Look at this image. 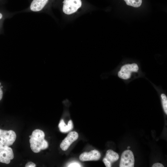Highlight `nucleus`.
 <instances>
[{
  "instance_id": "obj_1",
  "label": "nucleus",
  "mask_w": 167,
  "mask_h": 167,
  "mask_svg": "<svg viewBox=\"0 0 167 167\" xmlns=\"http://www.w3.org/2000/svg\"><path fill=\"white\" fill-rule=\"evenodd\" d=\"M45 134L42 130L36 129L34 130L29 136L30 148L34 153H38L48 147V143L45 139Z\"/></svg>"
},
{
  "instance_id": "obj_2",
  "label": "nucleus",
  "mask_w": 167,
  "mask_h": 167,
  "mask_svg": "<svg viewBox=\"0 0 167 167\" xmlns=\"http://www.w3.org/2000/svg\"><path fill=\"white\" fill-rule=\"evenodd\" d=\"M16 137L14 131L0 129V144L8 146L11 145L15 142Z\"/></svg>"
},
{
  "instance_id": "obj_3",
  "label": "nucleus",
  "mask_w": 167,
  "mask_h": 167,
  "mask_svg": "<svg viewBox=\"0 0 167 167\" xmlns=\"http://www.w3.org/2000/svg\"><path fill=\"white\" fill-rule=\"evenodd\" d=\"M63 11L67 15H70L76 12L81 6V0H64Z\"/></svg>"
},
{
  "instance_id": "obj_4",
  "label": "nucleus",
  "mask_w": 167,
  "mask_h": 167,
  "mask_svg": "<svg viewBox=\"0 0 167 167\" xmlns=\"http://www.w3.org/2000/svg\"><path fill=\"white\" fill-rule=\"evenodd\" d=\"M138 69V66L136 63L126 64L121 67L118 76L122 79H127L130 77L131 72H137Z\"/></svg>"
},
{
  "instance_id": "obj_5",
  "label": "nucleus",
  "mask_w": 167,
  "mask_h": 167,
  "mask_svg": "<svg viewBox=\"0 0 167 167\" xmlns=\"http://www.w3.org/2000/svg\"><path fill=\"white\" fill-rule=\"evenodd\" d=\"M14 157L13 151L11 148L0 144V162L8 164Z\"/></svg>"
},
{
  "instance_id": "obj_6",
  "label": "nucleus",
  "mask_w": 167,
  "mask_h": 167,
  "mask_svg": "<svg viewBox=\"0 0 167 167\" xmlns=\"http://www.w3.org/2000/svg\"><path fill=\"white\" fill-rule=\"evenodd\" d=\"M134 157L133 152L129 150L124 151L122 153L120 161V167H133Z\"/></svg>"
},
{
  "instance_id": "obj_7",
  "label": "nucleus",
  "mask_w": 167,
  "mask_h": 167,
  "mask_svg": "<svg viewBox=\"0 0 167 167\" xmlns=\"http://www.w3.org/2000/svg\"><path fill=\"white\" fill-rule=\"evenodd\" d=\"M78 134L77 132H70L61 143L60 148L63 151L66 150L72 143L78 139Z\"/></svg>"
},
{
  "instance_id": "obj_8",
  "label": "nucleus",
  "mask_w": 167,
  "mask_h": 167,
  "mask_svg": "<svg viewBox=\"0 0 167 167\" xmlns=\"http://www.w3.org/2000/svg\"><path fill=\"white\" fill-rule=\"evenodd\" d=\"M101 155L97 150H94L89 152H84L79 156V160L82 161H97L100 158Z\"/></svg>"
},
{
  "instance_id": "obj_9",
  "label": "nucleus",
  "mask_w": 167,
  "mask_h": 167,
  "mask_svg": "<svg viewBox=\"0 0 167 167\" xmlns=\"http://www.w3.org/2000/svg\"><path fill=\"white\" fill-rule=\"evenodd\" d=\"M49 0H33L31 3L30 9L33 12L41 11L45 6Z\"/></svg>"
},
{
  "instance_id": "obj_10",
  "label": "nucleus",
  "mask_w": 167,
  "mask_h": 167,
  "mask_svg": "<svg viewBox=\"0 0 167 167\" xmlns=\"http://www.w3.org/2000/svg\"><path fill=\"white\" fill-rule=\"evenodd\" d=\"M60 131L62 133H66L71 131L73 128V125L71 120H70L66 125L63 119H61L58 126Z\"/></svg>"
},
{
  "instance_id": "obj_11",
  "label": "nucleus",
  "mask_w": 167,
  "mask_h": 167,
  "mask_svg": "<svg viewBox=\"0 0 167 167\" xmlns=\"http://www.w3.org/2000/svg\"><path fill=\"white\" fill-rule=\"evenodd\" d=\"M104 158L112 164L117 161L119 156L117 152L111 149H109L107 151Z\"/></svg>"
},
{
  "instance_id": "obj_12",
  "label": "nucleus",
  "mask_w": 167,
  "mask_h": 167,
  "mask_svg": "<svg viewBox=\"0 0 167 167\" xmlns=\"http://www.w3.org/2000/svg\"><path fill=\"white\" fill-rule=\"evenodd\" d=\"M128 6L135 7H139L142 3V0H124Z\"/></svg>"
},
{
  "instance_id": "obj_13",
  "label": "nucleus",
  "mask_w": 167,
  "mask_h": 167,
  "mask_svg": "<svg viewBox=\"0 0 167 167\" xmlns=\"http://www.w3.org/2000/svg\"><path fill=\"white\" fill-rule=\"evenodd\" d=\"M163 107L164 110L167 114V98L164 94H162L161 95Z\"/></svg>"
},
{
  "instance_id": "obj_14",
  "label": "nucleus",
  "mask_w": 167,
  "mask_h": 167,
  "mask_svg": "<svg viewBox=\"0 0 167 167\" xmlns=\"http://www.w3.org/2000/svg\"><path fill=\"white\" fill-rule=\"evenodd\" d=\"M67 166L69 167H79L82 166L78 162H73L70 163Z\"/></svg>"
},
{
  "instance_id": "obj_15",
  "label": "nucleus",
  "mask_w": 167,
  "mask_h": 167,
  "mask_svg": "<svg viewBox=\"0 0 167 167\" xmlns=\"http://www.w3.org/2000/svg\"><path fill=\"white\" fill-rule=\"evenodd\" d=\"M103 161L106 167H110L111 166V163L108 161L105 158L103 160Z\"/></svg>"
},
{
  "instance_id": "obj_16",
  "label": "nucleus",
  "mask_w": 167,
  "mask_h": 167,
  "mask_svg": "<svg viewBox=\"0 0 167 167\" xmlns=\"http://www.w3.org/2000/svg\"><path fill=\"white\" fill-rule=\"evenodd\" d=\"M36 166V164L31 161L27 162L25 165V167H35Z\"/></svg>"
},
{
  "instance_id": "obj_17",
  "label": "nucleus",
  "mask_w": 167,
  "mask_h": 167,
  "mask_svg": "<svg viewBox=\"0 0 167 167\" xmlns=\"http://www.w3.org/2000/svg\"><path fill=\"white\" fill-rule=\"evenodd\" d=\"M152 167H164V166L161 164L159 163H157L154 164Z\"/></svg>"
},
{
  "instance_id": "obj_18",
  "label": "nucleus",
  "mask_w": 167,
  "mask_h": 167,
  "mask_svg": "<svg viewBox=\"0 0 167 167\" xmlns=\"http://www.w3.org/2000/svg\"><path fill=\"white\" fill-rule=\"evenodd\" d=\"M3 96V91L0 83V101L1 100Z\"/></svg>"
},
{
  "instance_id": "obj_19",
  "label": "nucleus",
  "mask_w": 167,
  "mask_h": 167,
  "mask_svg": "<svg viewBox=\"0 0 167 167\" xmlns=\"http://www.w3.org/2000/svg\"><path fill=\"white\" fill-rule=\"evenodd\" d=\"M3 17V15L0 12V20H1Z\"/></svg>"
},
{
  "instance_id": "obj_20",
  "label": "nucleus",
  "mask_w": 167,
  "mask_h": 167,
  "mask_svg": "<svg viewBox=\"0 0 167 167\" xmlns=\"http://www.w3.org/2000/svg\"><path fill=\"white\" fill-rule=\"evenodd\" d=\"M130 148V146H128L127 147V149H129Z\"/></svg>"
}]
</instances>
